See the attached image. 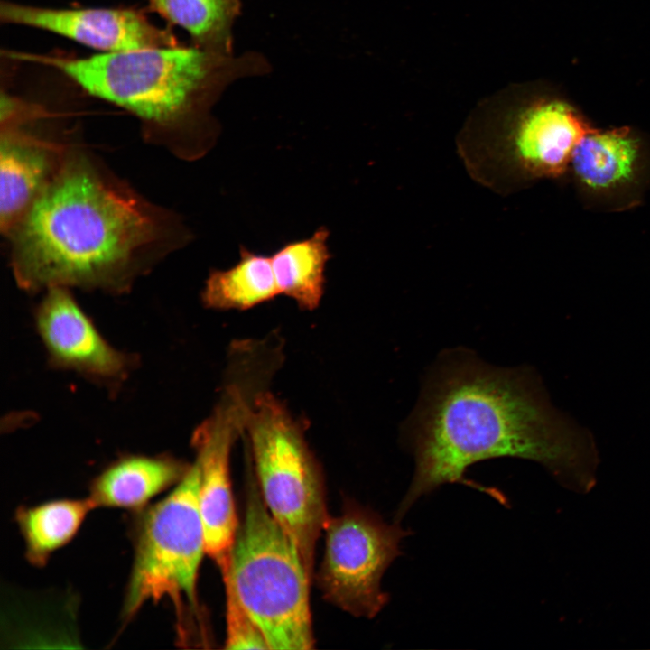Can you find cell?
Segmentation results:
<instances>
[{"mask_svg":"<svg viewBox=\"0 0 650 650\" xmlns=\"http://www.w3.org/2000/svg\"><path fill=\"white\" fill-rule=\"evenodd\" d=\"M404 433L415 472L395 522L446 483L467 484L504 499L466 478L468 468L481 460H531L562 478H584L598 461L591 432L552 404L534 369L496 367L465 350L438 360Z\"/></svg>","mask_w":650,"mask_h":650,"instance_id":"1","label":"cell"},{"mask_svg":"<svg viewBox=\"0 0 650 650\" xmlns=\"http://www.w3.org/2000/svg\"><path fill=\"white\" fill-rule=\"evenodd\" d=\"M159 212L88 162H66L10 231L26 290L123 289L165 231Z\"/></svg>","mask_w":650,"mask_h":650,"instance_id":"2","label":"cell"},{"mask_svg":"<svg viewBox=\"0 0 650 650\" xmlns=\"http://www.w3.org/2000/svg\"><path fill=\"white\" fill-rule=\"evenodd\" d=\"M12 58L51 66L89 94L118 105L144 121L193 133L209 150L218 128L209 109L234 79L259 71L253 55L197 46L154 47L62 58L14 52Z\"/></svg>","mask_w":650,"mask_h":650,"instance_id":"3","label":"cell"},{"mask_svg":"<svg viewBox=\"0 0 650 650\" xmlns=\"http://www.w3.org/2000/svg\"><path fill=\"white\" fill-rule=\"evenodd\" d=\"M592 127L563 98L534 94L482 107L457 135L456 151L474 181L507 197L566 174Z\"/></svg>","mask_w":650,"mask_h":650,"instance_id":"4","label":"cell"},{"mask_svg":"<svg viewBox=\"0 0 650 650\" xmlns=\"http://www.w3.org/2000/svg\"><path fill=\"white\" fill-rule=\"evenodd\" d=\"M228 575L269 649L313 647L311 576L295 543L267 508L256 478L246 485L244 519Z\"/></svg>","mask_w":650,"mask_h":650,"instance_id":"5","label":"cell"},{"mask_svg":"<svg viewBox=\"0 0 650 650\" xmlns=\"http://www.w3.org/2000/svg\"><path fill=\"white\" fill-rule=\"evenodd\" d=\"M263 499L312 576L316 543L330 517L321 469L302 425L272 394L246 402L241 415Z\"/></svg>","mask_w":650,"mask_h":650,"instance_id":"6","label":"cell"},{"mask_svg":"<svg viewBox=\"0 0 650 650\" xmlns=\"http://www.w3.org/2000/svg\"><path fill=\"white\" fill-rule=\"evenodd\" d=\"M198 460L164 498L141 509L134 528V562L123 603L133 618L148 602L171 599L182 618L197 608L198 572L205 548Z\"/></svg>","mask_w":650,"mask_h":650,"instance_id":"7","label":"cell"},{"mask_svg":"<svg viewBox=\"0 0 650 650\" xmlns=\"http://www.w3.org/2000/svg\"><path fill=\"white\" fill-rule=\"evenodd\" d=\"M324 555L317 575L323 598L355 616L372 618L389 601L381 579L402 552L400 543L411 534L398 522L386 524L376 513L348 502L330 517Z\"/></svg>","mask_w":650,"mask_h":650,"instance_id":"8","label":"cell"},{"mask_svg":"<svg viewBox=\"0 0 650 650\" xmlns=\"http://www.w3.org/2000/svg\"><path fill=\"white\" fill-rule=\"evenodd\" d=\"M246 402L236 389H231L193 437L195 459L200 469L199 499L206 553L218 567L222 579L230 573L238 530L229 460L236 433L241 430Z\"/></svg>","mask_w":650,"mask_h":650,"instance_id":"9","label":"cell"},{"mask_svg":"<svg viewBox=\"0 0 650 650\" xmlns=\"http://www.w3.org/2000/svg\"><path fill=\"white\" fill-rule=\"evenodd\" d=\"M2 22L54 32L105 52L177 46L172 32L129 8L52 9L2 2Z\"/></svg>","mask_w":650,"mask_h":650,"instance_id":"10","label":"cell"},{"mask_svg":"<svg viewBox=\"0 0 650 650\" xmlns=\"http://www.w3.org/2000/svg\"><path fill=\"white\" fill-rule=\"evenodd\" d=\"M36 327L51 361L94 378L124 376L129 359L102 337L64 287H52L36 311Z\"/></svg>","mask_w":650,"mask_h":650,"instance_id":"11","label":"cell"},{"mask_svg":"<svg viewBox=\"0 0 650 650\" xmlns=\"http://www.w3.org/2000/svg\"><path fill=\"white\" fill-rule=\"evenodd\" d=\"M647 162L645 144L636 130L592 127L575 147L569 172L588 198L629 204L643 187Z\"/></svg>","mask_w":650,"mask_h":650,"instance_id":"12","label":"cell"},{"mask_svg":"<svg viewBox=\"0 0 650 650\" xmlns=\"http://www.w3.org/2000/svg\"><path fill=\"white\" fill-rule=\"evenodd\" d=\"M0 224L10 232L50 181L48 144L6 125L1 136Z\"/></svg>","mask_w":650,"mask_h":650,"instance_id":"13","label":"cell"},{"mask_svg":"<svg viewBox=\"0 0 650 650\" xmlns=\"http://www.w3.org/2000/svg\"><path fill=\"white\" fill-rule=\"evenodd\" d=\"M190 465L167 456H127L105 469L89 488L94 507L141 510L154 497L178 484Z\"/></svg>","mask_w":650,"mask_h":650,"instance_id":"14","label":"cell"},{"mask_svg":"<svg viewBox=\"0 0 650 650\" xmlns=\"http://www.w3.org/2000/svg\"><path fill=\"white\" fill-rule=\"evenodd\" d=\"M330 234L320 226L308 237L288 241L270 255L280 294L302 310L317 309L324 295L327 264L332 258Z\"/></svg>","mask_w":650,"mask_h":650,"instance_id":"15","label":"cell"},{"mask_svg":"<svg viewBox=\"0 0 650 650\" xmlns=\"http://www.w3.org/2000/svg\"><path fill=\"white\" fill-rule=\"evenodd\" d=\"M279 294L271 256L241 245L239 259L234 265L209 272L202 301L211 309L245 311Z\"/></svg>","mask_w":650,"mask_h":650,"instance_id":"16","label":"cell"},{"mask_svg":"<svg viewBox=\"0 0 650 650\" xmlns=\"http://www.w3.org/2000/svg\"><path fill=\"white\" fill-rule=\"evenodd\" d=\"M94 508L88 497L56 499L32 506H21L15 513V521L29 562L43 566L55 551L73 539Z\"/></svg>","mask_w":650,"mask_h":650,"instance_id":"17","label":"cell"},{"mask_svg":"<svg viewBox=\"0 0 650 650\" xmlns=\"http://www.w3.org/2000/svg\"><path fill=\"white\" fill-rule=\"evenodd\" d=\"M152 10L184 29L195 46L232 53V26L238 0H147Z\"/></svg>","mask_w":650,"mask_h":650,"instance_id":"18","label":"cell"},{"mask_svg":"<svg viewBox=\"0 0 650 650\" xmlns=\"http://www.w3.org/2000/svg\"><path fill=\"white\" fill-rule=\"evenodd\" d=\"M226 592L227 649H269L265 636L240 601L231 578L223 580Z\"/></svg>","mask_w":650,"mask_h":650,"instance_id":"19","label":"cell"}]
</instances>
